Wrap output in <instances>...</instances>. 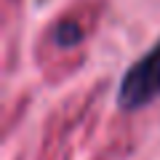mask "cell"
I'll list each match as a JSON object with an SVG mask.
<instances>
[{
  "label": "cell",
  "instance_id": "cell-2",
  "mask_svg": "<svg viewBox=\"0 0 160 160\" xmlns=\"http://www.w3.org/2000/svg\"><path fill=\"white\" fill-rule=\"evenodd\" d=\"M80 38H83V32H80V27H78L75 22L59 24L56 32H53V40H56L59 46H64V48H69V46H75V43H80Z\"/></svg>",
  "mask_w": 160,
  "mask_h": 160
},
{
  "label": "cell",
  "instance_id": "cell-1",
  "mask_svg": "<svg viewBox=\"0 0 160 160\" xmlns=\"http://www.w3.org/2000/svg\"><path fill=\"white\" fill-rule=\"evenodd\" d=\"M160 96V40L139 62L126 69L118 86V104L123 109H139Z\"/></svg>",
  "mask_w": 160,
  "mask_h": 160
}]
</instances>
